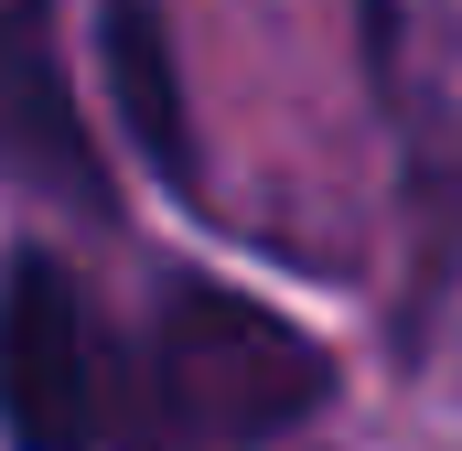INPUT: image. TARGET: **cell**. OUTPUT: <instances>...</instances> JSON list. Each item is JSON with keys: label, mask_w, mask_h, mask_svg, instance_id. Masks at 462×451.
Returning <instances> with one entry per match:
<instances>
[{"label": "cell", "mask_w": 462, "mask_h": 451, "mask_svg": "<svg viewBox=\"0 0 462 451\" xmlns=\"http://www.w3.org/2000/svg\"><path fill=\"white\" fill-rule=\"evenodd\" d=\"M334 398V354L226 280H172L140 344V398L118 451H280Z\"/></svg>", "instance_id": "cell-1"}, {"label": "cell", "mask_w": 462, "mask_h": 451, "mask_svg": "<svg viewBox=\"0 0 462 451\" xmlns=\"http://www.w3.org/2000/svg\"><path fill=\"white\" fill-rule=\"evenodd\" d=\"M108 354L76 269L54 247L0 258V441L11 451H108Z\"/></svg>", "instance_id": "cell-2"}, {"label": "cell", "mask_w": 462, "mask_h": 451, "mask_svg": "<svg viewBox=\"0 0 462 451\" xmlns=\"http://www.w3.org/2000/svg\"><path fill=\"white\" fill-rule=\"evenodd\" d=\"M0 172L22 194L108 216V161H97L87 108H76L65 43H54V0H0Z\"/></svg>", "instance_id": "cell-3"}, {"label": "cell", "mask_w": 462, "mask_h": 451, "mask_svg": "<svg viewBox=\"0 0 462 451\" xmlns=\"http://www.w3.org/2000/svg\"><path fill=\"white\" fill-rule=\"evenodd\" d=\"M97 76H108V108L129 161L162 183V194H205V161H194V97H183V54H172V22L162 0H97Z\"/></svg>", "instance_id": "cell-4"}]
</instances>
